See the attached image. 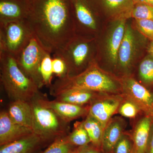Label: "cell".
Segmentation results:
<instances>
[{"label": "cell", "mask_w": 153, "mask_h": 153, "mask_svg": "<svg viewBox=\"0 0 153 153\" xmlns=\"http://www.w3.org/2000/svg\"><path fill=\"white\" fill-rule=\"evenodd\" d=\"M27 21L34 37L50 54L60 52L76 36L72 0H30Z\"/></svg>", "instance_id": "6da1fadb"}, {"label": "cell", "mask_w": 153, "mask_h": 153, "mask_svg": "<svg viewBox=\"0 0 153 153\" xmlns=\"http://www.w3.org/2000/svg\"><path fill=\"white\" fill-rule=\"evenodd\" d=\"M49 88L50 94L55 97L62 91L74 88L97 93H114L118 91L119 85L114 78L102 70L94 60L77 75L59 77Z\"/></svg>", "instance_id": "7a4b0ae2"}, {"label": "cell", "mask_w": 153, "mask_h": 153, "mask_svg": "<svg viewBox=\"0 0 153 153\" xmlns=\"http://www.w3.org/2000/svg\"><path fill=\"white\" fill-rule=\"evenodd\" d=\"M1 82L10 99L30 102L40 94V88L19 68L15 57L0 53Z\"/></svg>", "instance_id": "3957f363"}, {"label": "cell", "mask_w": 153, "mask_h": 153, "mask_svg": "<svg viewBox=\"0 0 153 153\" xmlns=\"http://www.w3.org/2000/svg\"><path fill=\"white\" fill-rule=\"evenodd\" d=\"M37 96L30 101L33 111V132L50 143L69 134V123L52 109L41 104Z\"/></svg>", "instance_id": "277c9868"}, {"label": "cell", "mask_w": 153, "mask_h": 153, "mask_svg": "<svg viewBox=\"0 0 153 153\" xmlns=\"http://www.w3.org/2000/svg\"><path fill=\"white\" fill-rule=\"evenodd\" d=\"M33 36L27 20L0 23V53L16 58Z\"/></svg>", "instance_id": "5b68a950"}, {"label": "cell", "mask_w": 153, "mask_h": 153, "mask_svg": "<svg viewBox=\"0 0 153 153\" xmlns=\"http://www.w3.org/2000/svg\"><path fill=\"white\" fill-rule=\"evenodd\" d=\"M92 53L91 40L81 39L75 36L64 49L54 54L62 58L66 63V76H72L84 71L95 60L92 58Z\"/></svg>", "instance_id": "8992f818"}, {"label": "cell", "mask_w": 153, "mask_h": 153, "mask_svg": "<svg viewBox=\"0 0 153 153\" xmlns=\"http://www.w3.org/2000/svg\"><path fill=\"white\" fill-rule=\"evenodd\" d=\"M46 50L33 36L16 59L19 68L39 88L44 86L40 67Z\"/></svg>", "instance_id": "52a82bcc"}, {"label": "cell", "mask_w": 153, "mask_h": 153, "mask_svg": "<svg viewBox=\"0 0 153 153\" xmlns=\"http://www.w3.org/2000/svg\"><path fill=\"white\" fill-rule=\"evenodd\" d=\"M125 95L134 102L145 115L153 118V93L132 77H126L122 82Z\"/></svg>", "instance_id": "ba28073f"}, {"label": "cell", "mask_w": 153, "mask_h": 153, "mask_svg": "<svg viewBox=\"0 0 153 153\" xmlns=\"http://www.w3.org/2000/svg\"><path fill=\"white\" fill-rule=\"evenodd\" d=\"M122 99L117 96L99 98L96 97L91 102L88 114L101 124L105 128L108 122L120 106Z\"/></svg>", "instance_id": "9c48e42d"}, {"label": "cell", "mask_w": 153, "mask_h": 153, "mask_svg": "<svg viewBox=\"0 0 153 153\" xmlns=\"http://www.w3.org/2000/svg\"><path fill=\"white\" fill-rule=\"evenodd\" d=\"M51 143L33 133L13 142L0 146V153H41L43 148Z\"/></svg>", "instance_id": "30bf717a"}, {"label": "cell", "mask_w": 153, "mask_h": 153, "mask_svg": "<svg viewBox=\"0 0 153 153\" xmlns=\"http://www.w3.org/2000/svg\"><path fill=\"white\" fill-rule=\"evenodd\" d=\"M33 133L31 128L21 125L12 120L7 111H1L0 146L13 142Z\"/></svg>", "instance_id": "8fae6325"}, {"label": "cell", "mask_w": 153, "mask_h": 153, "mask_svg": "<svg viewBox=\"0 0 153 153\" xmlns=\"http://www.w3.org/2000/svg\"><path fill=\"white\" fill-rule=\"evenodd\" d=\"M75 28L78 27L89 33L97 29L95 13L89 0H72Z\"/></svg>", "instance_id": "7c38bea8"}, {"label": "cell", "mask_w": 153, "mask_h": 153, "mask_svg": "<svg viewBox=\"0 0 153 153\" xmlns=\"http://www.w3.org/2000/svg\"><path fill=\"white\" fill-rule=\"evenodd\" d=\"M37 98L41 104L54 111L63 120L68 123L88 115L89 112V107L58 101L55 100H49L43 97L40 93L37 95Z\"/></svg>", "instance_id": "4fadbf2b"}, {"label": "cell", "mask_w": 153, "mask_h": 153, "mask_svg": "<svg viewBox=\"0 0 153 153\" xmlns=\"http://www.w3.org/2000/svg\"><path fill=\"white\" fill-rule=\"evenodd\" d=\"M30 0H0V23L27 20Z\"/></svg>", "instance_id": "5bb4252c"}, {"label": "cell", "mask_w": 153, "mask_h": 153, "mask_svg": "<svg viewBox=\"0 0 153 153\" xmlns=\"http://www.w3.org/2000/svg\"><path fill=\"white\" fill-rule=\"evenodd\" d=\"M136 40L131 26L126 25L123 39L119 50L118 63L122 68L128 69L131 65L136 51Z\"/></svg>", "instance_id": "9a60e30c"}, {"label": "cell", "mask_w": 153, "mask_h": 153, "mask_svg": "<svg viewBox=\"0 0 153 153\" xmlns=\"http://www.w3.org/2000/svg\"><path fill=\"white\" fill-rule=\"evenodd\" d=\"M106 41V52L111 63L115 66L118 63L119 50L125 31L126 20L115 21Z\"/></svg>", "instance_id": "2e32d148"}, {"label": "cell", "mask_w": 153, "mask_h": 153, "mask_svg": "<svg viewBox=\"0 0 153 153\" xmlns=\"http://www.w3.org/2000/svg\"><path fill=\"white\" fill-rule=\"evenodd\" d=\"M102 4L108 16L114 22L131 18L134 0H101Z\"/></svg>", "instance_id": "e0dca14e"}, {"label": "cell", "mask_w": 153, "mask_h": 153, "mask_svg": "<svg viewBox=\"0 0 153 153\" xmlns=\"http://www.w3.org/2000/svg\"><path fill=\"white\" fill-rule=\"evenodd\" d=\"M124 123L119 117L111 120L105 128L101 150L102 153H112L115 145L123 134Z\"/></svg>", "instance_id": "ac0fdd59"}, {"label": "cell", "mask_w": 153, "mask_h": 153, "mask_svg": "<svg viewBox=\"0 0 153 153\" xmlns=\"http://www.w3.org/2000/svg\"><path fill=\"white\" fill-rule=\"evenodd\" d=\"M9 116L16 123L32 128L33 111L30 102L12 101L9 105Z\"/></svg>", "instance_id": "d6986e66"}, {"label": "cell", "mask_w": 153, "mask_h": 153, "mask_svg": "<svg viewBox=\"0 0 153 153\" xmlns=\"http://www.w3.org/2000/svg\"><path fill=\"white\" fill-rule=\"evenodd\" d=\"M153 121V118L145 115L136 125L132 138L136 153H146L147 144Z\"/></svg>", "instance_id": "ffe728a7"}, {"label": "cell", "mask_w": 153, "mask_h": 153, "mask_svg": "<svg viewBox=\"0 0 153 153\" xmlns=\"http://www.w3.org/2000/svg\"><path fill=\"white\" fill-rule=\"evenodd\" d=\"M97 92L91 91L71 88L62 91L55 96V100L77 105H83L91 103L96 97Z\"/></svg>", "instance_id": "44dd1931"}, {"label": "cell", "mask_w": 153, "mask_h": 153, "mask_svg": "<svg viewBox=\"0 0 153 153\" xmlns=\"http://www.w3.org/2000/svg\"><path fill=\"white\" fill-rule=\"evenodd\" d=\"M82 123L90 137L91 143L102 151L104 128L97 120L88 114Z\"/></svg>", "instance_id": "7402d4cb"}, {"label": "cell", "mask_w": 153, "mask_h": 153, "mask_svg": "<svg viewBox=\"0 0 153 153\" xmlns=\"http://www.w3.org/2000/svg\"><path fill=\"white\" fill-rule=\"evenodd\" d=\"M68 137L70 143L76 147L91 143L90 137L83 126L82 122H76L74 124V129L71 133H69Z\"/></svg>", "instance_id": "603a6c76"}, {"label": "cell", "mask_w": 153, "mask_h": 153, "mask_svg": "<svg viewBox=\"0 0 153 153\" xmlns=\"http://www.w3.org/2000/svg\"><path fill=\"white\" fill-rule=\"evenodd\" d=\"M68 134L56 139L41 153H74L77 147L69 141Z\"/></svg>", "instance_id": "cb8c5ba5"}, {"label": "cell", "mask_w": 153, "mask_h": 153, "mask_svg": "<svg viewBox=\"0 0 153 153\" xmlns=\"http://www.w3.org/2000/svg\"><path fill=\"white\" fill-rule=\"evenodd\" d=\"M139 73L144 84L153 86V57L150 55L145 57L140 63Z\"/></svg>", "instance_id": "d4e9b609"}, {"label": "cell", "mask_w": 153, "mask_h": 153, "mask_svg": "<svg viewBox=\"0 0 153 153\" xmlns=\"http://www.w3.org/2000/svg\"><path fill=\"white\" fill-rule=\"evenodd\" d=\"M49 52H46L41 61L40 71L44 85L50 86L54 73L52 68V57Z\"/></svg>", "instance_id": "484cf974"}, {"label": "cell", "mask_w": 153, "mask_h": 153, "mask_svg": "<svg viewBox=\"0 0 153 153\" xmlns=\"http://www.w3.org/2000/svg\"><path fill=\"white\" fill-rule=\"evenodd\" d=\"M131 17L135 20H153V6L145 3H136L132 12Z\"/></svg>", "instance_id": "4316f807"}, {"label": "cell", "mask_w": 153, "mask_h": 153, "mask_svg": "<svg viewBox=\"0 0 153 153\" xmlns=\"http://www.w3.org/2000/svg\"><path fill=\"white\" fill-rule=\"evenodd\" d=\"M134 146L132 137L123 133L115 145L112 153H131Z\"/></svg>", "instance_id": "83f0119b"}, {"label": "cell", "mask_w": 153, "mask_h": 153, "mask_svg": "<svg viewBox=\"0 0 153 153\" xmlns=\"http://www.w3.org/2000/svg\"><path fill=\"white\" fill-rule=\"evenodd\" d=\"M140 111L138 106L129 99L121 103L119 108V112L122 116L130 118L135 117Z\"/></svg>", "instance_id": "f1b7e54d"}, {"label": "cell", "mask_w": 153, "mask_h": 153, "mask_svg": "<svg viewBox=\"0 0 153 153\" xmlns=\"http://www.w3.org/2000/svg\"><path fill=\"white\" fill-rule=\"evenodd\" d=\"M135 25L137 30L143 36L153 41V20L137 19Z\"/></svg>", "instance_id": "f546056e"}, {"label": "cell", "mask_w": 153, "mask_h": 153, "mask_svg": "<svg viewBox=\"0 0 153 153\" xmlns=\"http://www.w3.org/2000/svg\"><path fill=\"white\" fill-rule=\"evenodd\" d=\"M52 64L54 74L58 78L66 76L67 74V67L62 58L58 55L53 54Z\"/></svg>", "instance_id": "4dcf8cb0"}, {"label": "cell", "mask_w": 153, "mask_h": 153, "mask_svg": "<svg viewBox=\"0 0 153 153\" xmlns=\"http://www.w3.org/2000/svg\"><path fill=\"white\" fill-rule=\"evenodd\" d=\"M74 153H102L101 150L91 143L76 148Z\"/></svg>", "instance_id": "1f68e13d"}, {"label": "cell", "mask_w": 153, "mask_h": 153, "mask_svg": "<svg viewBox=\"0 0 153 153\" xmlns=\"http://www.w3.org/2000/svg\"><path fill=\"white\" fill-rule=\"evenodd\" d=\"M146 153H153V121L147 144Z\"/></svg>", "instance_id": "d6a6232c"}, {"label": "cell", "mask_w": 153, "mask_h": 153, "mask_svg": "<svg viewBox=\"0 0 153 153\" xmlns=\"http://www.w3.org/2000/svg\"><path fill=\"white\" fill-rule=\"evenodd\" d=\"M135 4L138 3H145L153 6V0H134Z\"/></svg>", "instance_id": "836d02e7"}, {"label": "cell", "mask_w": 153, "mask_h": 153, "mask_svg": "<svg viewBox=\"0 0 153 153\" xmlns=\"http://www.w3.org/2000/svg\"><path fill=\"white\" fill-rule=\"evenodd\" d=\"M148 52L149 55L153 57V41H151L148 47Z\"/></svg>", "instance_id": "e575fe53"}, {"label": "cell", "mask_w": 153, "mask_h": 153, "mask_svg": "<svg viewBox=\"0 0 153 153\" xmlns=\"http://www.w3.org/2000/svg\"><path fill=\"white\" fill-rule=\"evenodd\" d=\"M131 153H136V152L134 146L133 149Z\"/></svg>", "instance_id": "d590c367"}]
</instances>
